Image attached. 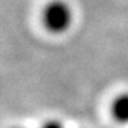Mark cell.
<instances>
[{"label": "cell", "mask_w": 128, "mask_h": 128, "mask_svg": "<svg viewBox=\"0 0 128 128\" xmlns=\"http://www.w3.org/2000/svg\"><path fill=\"white\" fill-rule=\"evenodd\" d=\"M43 23L48 32L61 34L67 32L73 23V12L63 0H53L43 12Z\"/></svg>", "instance_id": "obj_1"}, {"label": "cell", "mask_w": 128, "mask_h": 128, "mask_svg": "<svg viewBox=\"0 0 128 128\" xmlns=\"http://www.w3.org/2000/svg\"><path fill=\"white\" fill-rule=\"evenodd\" d=\"M111 112L115 121L121 124H128V94H120L117 96L112 105H111Z\"/></svg>", "instance_id": "obj_2"}, {"label": "cell", "mask_w": 128, "mask_h": 128, "mask_svg": "<svg viewBox=\"0 0 128 128\" xmlns=\"http://www.w3.org/2000/svg\"><path fill=\"white\" fill-rule=\"evenodd\" d=\"M41 128H64V127L58 121H48V122H46Z\"/></svg>", "instance_id": "obj_3"}]
</instances>
